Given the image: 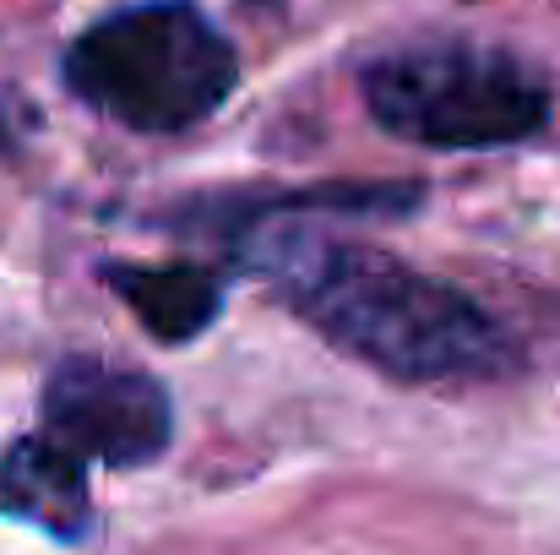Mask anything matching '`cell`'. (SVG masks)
Masks as SVG:
<instances>
[{
  "label": "cell",
  "instance_id": "5",
  "mask_svg": "<svg viewBox=\"0 0 560 555\" xmlns=\"http://www.w3.org/2000/svg\"><path fill=\"white\" fill-rule=\"evenodd\" d=\"M0 512L16 523H33L55 540L88 534V463L71 458L49 436H22L0 458Z\"/></svg>",
  "mask_w": 560,
  "mask_h": 555
},
{
  "label": "cell",
  "instance_id": "4",
  "mask_svg": "<svg viewBox=\"0 0 560 555\" xmlns=\"http://www.w3.org/2000/svg\"><path fill=\"white\" fill-rule=\"evenodd\" d=\"M170 392L104 360H66L44 386V436L82 463L142 469L170 447Z\"/></svg>",
  "mask_w": 560,
  "mask_h": 555
},
{
  "label": "cell",
  "instance_id": "1",
  "mask_svg": "<svg viewBox=\"0 0 560 555\" xmlns=\"http://www.w3.org/2000/svg\"><path fill=\"white\" fill-rule=\"evenodd\" d=\"M267 273L289 305L338 349L397 381H452L506 370V333L452 284L392 256L327 240H283Z\"/></svg>",
  "mask_w": 560,
  "mask_h": 555
},
{
  "label": "cell",
  "instance_id": "2",
  "mask_svg": "<svg viewBox=\"0 0 560 555\" xmlns=\"http://www.w3.org/2000/svg\"><path fill=\"white\" fill-rule=\"evenodd\" d=\"M234 82V44L190 0L126 5L66 49V88L131 131L201 126L223 109Z\"/></svg>",
  "mask_w": 560,
  "mask_h": 555
},
{
  "label": "cell",
  "instance_id": "3",
  "mask_svg": "<svg viewBox=\"0 0 560 555\" xmlns=\"http://www.w3.org/2000/svg\"><path fill=\"white\" fill-rule=\"evenodd\" d=\"M375 126L419 148H512L550 120V88L506 49L419 44L365 66Z\"/></svg>",
  "mask_w": 560,
  "mask_h": 555
},
{
  "label": "cell",
  "instance_id": "6",
  "mask_svg": "<svg viewBox=\"0 0 560 555\" xmlns=\"http://www.w3.org/2000/svg\"><path fill=\"white\" fill-rule=\"evenodd\" d=\"M115 289L164 344H186L218 316V284L201 267H120Z\"/></svg>",
  "mask_w": 560,
  "mask_h": 555
}]
</instances>
